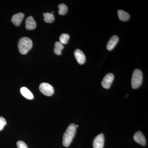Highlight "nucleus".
I'll return each mask as SVG.
<instances>
[{
	"mask_svg": "<svg viewBox=\"0 0 148 148\" xmlns=\"http://www.w3.org/2000/svg\"><path fill=\"white\" fill-rule=\"evenodd\" d=\"M133 138L137 143L142 145H145L146 144L145 137L141 131H138L136 132L134 135Z\"/></svg>",
	"mask_w": 148,
	"mask_h": 148,
	"instance_id": "1a4fd4ad",
	"label": "nucleus"
},
{
	"mask_svg": "<svg viewBox=\"0 0 148 148\" xmlns=\"http://www.w3.org/2000/svg\"><path fill=\"white\" fill-rule=\"evenodd\" d=\"M105 142V136L103 133L95 137L93 142V148H103Z\"/></svg>",
	"mask_w": 148,
	"mask_h": 148,
	"instance_id": "423d86ee",
	"label": "nucleus"
},
{
	"mask_svg": "<svg viewBox=\"0 0 148 148\" xmlns=\"http://www.w3.org/2000/svg\"><path fill=\"white\" fill-rule=\"evenodd\" d=\"M33 46V42L28 37H22L18 41V48L19 52L22 54H27Z\"/></svg>",
	"mask_w": 148,
	"mask_h": 148,
	"instance_id": "f03ea898",
	"label": "nucleus"
},
{
	"mask_svg": "<svg viewBox=\"0 0 148 148\" xmlns=\"http://www.w3.org/2000/svg\"><path fill=\"white\" fill-rule=\"evenodd\" d=\"M6 124V121L3 117L0 116V131L2 130Z\"/></svg>",
	"mask_w": 148,
	"mask_h": 148,
	"instance_id": "a211bd4d",
	"label": "nucleus"
},
{
	"mask_svg": "<svg viewBox=\"0 0 148 148\" xmlns=\"http://www.w3.org/2000/svg\"><path fill=\"white\" fill-rule=\"evenodd\" d=\"M58 8L59 9L58 14L60 15H65L68 12V7L64 4H61L59 5Z\"/></svg>",
	"mask_w": 148,
	"mask_h": 148,
	"instance_id": "dca6fc26",
	"label": "nucleus"
},
{
	"mask_svg": "<svg viewBox=\"0 0 148 148\" xmlns=\"http://www.w3.org/2000/svg\"><path fill=\"white\" fill-rule=\"evenodd\" d=\"M119 40V38L116 35H114L112 36L110 40L107 43V49L108 50L111 51L114 48L115 46L116 45L118 42Z\"/></svg>",
	"mask_w": 148,
	"mask_h": 148,
	"instance_id": "9d476101",
	"label": "nucleus"
},
{
	"mask_svg": "<svg viewBox=\"0 0 148 148\" xmlns=\"http://www.w3.org/2000/svg\"><path fill=\"white\" fill-rule=\"evenodd\" d=\"M143 80V74L140 69H135L132 73L131 79V85L133 89H136L140 87L142 84Z\"/></svg>",
	"mask_w": 148,
	"mask_h": 148,
	"instance_id": "7ed1b4c3",
	"label": "nucleus"
},
{
	"mask_svg": "<svg viewBox=\"0 0 148 148\" xmlns=\"http://www.w3.org/2000/svg\"><path fill=\"white\" fill-rule=\"evenodd\" d=\"M20 92L22 95L27 99L32 100L34 98V95L32 92L27 88L25 87L21 88L20 89Z\"/></svg>",
	"mask_w": 148,
	"mask_h": 148,
	"instance_id": "f8f14e48",
	"label": "nucleus"
},
{
	"mask_svg": "<svg viewBox=\"0 0 148 148\" xmlns=\"http://www.w3.org/2000/svg\"><path fill=\"white\" fill-rule=\"evenodd\" d=\"M76 129V126L74 123L69 125L63 136V144L64 147H68L70 145L75 135Z\"/></svg>",
	"mask_w": 148,
	"mask_h": 148,
	"instance_id": "f257e3e1",
	"label": "nucleus"
},
{
	"mask_svg": "<svg viewBox=\"0 0 148 148\" xmlns=\"http://www.w3.org/2000/svg\"><path fill=\"white\" fill-rule=\"evenodd\" d=\"M39 89L40 92L47 96H51L54 93V88L51 85L47 83H42L40 84Z\"/></svg>",
	"mask_w": 148,
	"mask_h": 148,
	"instance_id": "20e7f679",
	"label": "nucleus"
},
{
	"mask_svg": "<svg viewBox=\"0 0 148 148\" xmlns=\"http://www.w3.org/2000/svg\"><path fill=\"white\" fill-rule=\"evenodd\" d=\"M114 75L112 73L107 74L102 80V85L103 88L108 89L110 87L111 84L113 81L114 79Z\"/></svg>",
	"mask_w": 148,
	"mask_h": 148,
	"instance_id": "39448f33",
	"label": "nucleus"
},
{
	"mask_svg": "<svg viewBox=\"0 0 148 148\" xmlns=\"http://www.w3.org/2000/svg\"><path fill=\"white\" fill-rule=\"evenodd\" d=\"M118 15L120 20L122 21H127L129 19V14L123 10H118Z\"/></svg>",
	"mask_w": 148,
	"mask_h": 148,
	"instance_id": "ddd939ff",
	"label": "nucleus"
},
{
	"mask_svg": "<svg viewBox=\"0 0 148 148\" xmlns=\"http://www.w3.org/2000/svg\"><path fill=\"white\" fill-rule=\"evenodd\" d=\"M64 48L63 44L60 42H56L54 44V52L56 55H60L61 54V51Z\"/></svg>",
	"mask_w": 148,
	"mask_h": 148,
	"instance_id": "4468645a",
	"label": "nucleus"
},
{
	"mask_svg": "<svg viewBox=\"0 0 148 148\" xmlns=\"http://www.w3.org/2000/svg\"><path fill=\"white\" fill-rule=\"evenodd\" d=\"M43 16L44 18V20L46 23H51L54 21V15L53 14L49 12H47L43 14Z\"/></svg>",
	"mask_w": 148,
	"mask_h": 148,
	"instance_id": "2eb2a0df",
	"label": "nucleus"
},
{
	"mask_svg": "<svg viewBox=\"0 0 148 148\" xmlns=\"http://www.w3.org/2000/svg\"><path fill=\"white\" fill-rule=\"evenodd\" d=\"M24 17V14L23 13H18L14 14L11 18V21L14 26L18 27L21 24Z\"/></svg>",
	"mask_w": 148,
	"mask_h": 148,
	"instance_id": "6e6552de",
	"label": "nucleus"
},
{
	"mask_svg": "<svg viewBox=\"0 0 148 148\" xmlns=\"http://www.w3.org/2000/svg\"><path fill=\"white\" fill-rule=\"evenodd\" d=\"M18 148H28L26 143L22 141H18L16 143Z\"/></svg>",
	"mask_w": 148,
	"mask_h": 148,
	"instance_id": "6ab92c4d",
	"label": "nucleus"
},
{
	"mask_svg": "<svg viewBox=\"0 0 148 148\" xmlns=\"http://www.w3.org/2000/svg\"><path fill=\"white\" fill-rule=\"evenodd\" d=\"M75 57L78 63L80 65L84 64L86 61V56L82 51L77 49L74 52Z\"/></svg>",
	"mask_w": 148,
	"mask_h": 148,
	"instance_id": "0eeeda50",
	"label": "nucleus"
},
{
	"mask_svg": "<svg viewBox=\"0 0 148 148\" xmlns=\"http://www.w3.org/2000/svg\"><path fill=\"white\" fill-rule=\"evenodd\" d=\"M69 38H70V36L68 34H62L59 38V40L62 44L66 45L68 42Z\"/></svg>",
	"mask_w": 148,
	"mask_h": 148,
	"instance_id": "f3484780",
	"label": "nucleus"
},
{
	"mask_svg": "<svg viewBox=\"0 0 148 148\" xmlns=\"http://www.w3.org/2000/svg\"><path fill=\"white\" fill-rule=\"evenodd\" d=\"M26 29L28 30H33L36 29V23L32 16H30L27 18L25 22Z\"/></svg>",
	"mask_w": 148,
	"mask_h": 148,
	"instance_id": "9b49d317",
	"label": "nucleus"
}]
</instances>
